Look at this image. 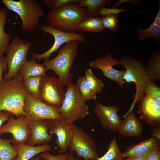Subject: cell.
Listing matches in <instances>:
<instances>
[{
    "instance_id": "8fae6325",
    "label": "cell",
    "mask_w": 160,
    "mask_h": 160,
    "mask_svg": "<svg viewBox=\"0 0 160 160\" xmlns=\"http://www.w3.org/2000/svg\"><path fill=\"white\" fill-rule=\"evenodd\" d=\"M39 30L46 33L52 35L54 39L53 44L48 50L41 54H36L33 52L31 53L33 59L37 60L39 62L41 59L44 60L49 58L51 55L60 48L64 43L74 40L79 41L80 43L85 42L86 37L83 33H68L58 30L49 25H43Z\"/></svg>"
},
{
    "instance_id": "f6af8a7d",
    "label": "cell",
    "mask_w": 160,
    "mask_h": 160,
    "mask_svg": "<svg viewBox=\"0 0 160 160\" xmlns=\"http://www.w3.org/2000/svg\"><path fill=\"white\" fill-rule=\"evenodd\" d=\"M29 160H48L39 156H35Z\"/></svg>"
},
{
    "instance_id": "ba28073f",
    "label": "cell",
    "mask_w": 160,
    "mask_h": 160,
    "mask_svg": "<svg viewBox=\"0 0 160 160\" xmlns=\"http://www.w3.org/2000/svg\"><path fill=\"white\" fill-rule=\"evenodd\" d=\"M72 139L69 149L72 153L75 152L78 158L83 160H96L99 155L97 151L95 140L81 128L72 124Z\"/></svg>"
},
{
    "instance_id": "30bf717a",
    "label": "cell",
    "mask_w": 160,
    "mask_h": 160,
    "mask_svg": "<svg viewBox=\"0 0 160 160\" xmlns=\"http://www.w3.org/2000/svg\"><path fill=\"white\" fill-rule=\"evenodd\" d=\"M24 111L31 121L42 119L63 120L59 108H55L36 98L27 92Z\"/></svg>"
},
{
    "instance_id": "e0dca14e",
    "label": "cell",
    "mask_w": 160,
    "mask_h": 160,
    "mask_svg": "<svg viewBox=\"0 0 160 160\" xmlns=\"http://www.w3.org/2000/svg\"><path fill=\"white\" fill-rule=\"evenodd\" d=\"M137 112L140 119L152 127L160 124V104L151 97L144 95L140 102Z\"/></svg>"
},
{
    "instance_id": "2e32d148",
    "label": "cell",
    "mask_w": 160,
    "mask_h": 160,
    "mask_svg": "<svg viewBox=\"0 0 160 160\" xmlns=\"http://www.w3.org/2000/svg\"><path fill=\"white\" fill-rule=\"evenodd\" d=\"M160 151V141L151 137L135 144L127 146L123 152L124 158L140 157L146 158Z\"/></svg>"
},
{
    "instance_id": "7bdbcfd3",
    "label": "cell",
    "mask_w": 160,
    "mask_h": 160,
    "mask_svg": "<svg viewBox=\"0 0 160 160\" xmlns=\"http://www.w3.org/2000/svg\"><path fill=\"white\" fill-rule=\"evenodd\" d=\"M122 160H146V158L140 157H130L124 158Z\"/></svg>"
},
{
    "instance_id": "484cf974",
    "label": "cell",
    "mask_w": 160,
    "mask_h": 160,
    "mask_svg": "<svg viewBox=\"0 0 160 160\" xmlns=\"http://www.w3.org/2000/svg\"><path fill=\"white\" fill-rule=\"evenodd\" d=\"M123 152L120 150L115 137H113L109 144L107 151L102 157L96 160H122Z\"/></svg>"
},
{
    "instance_id": "f35d334b",
    "label": "cell",
    "mask_w": 160,
    "mask_h": 160,
    "mask_svg": "<svg viewBox=\"0 0 160 160\" xmlns=\"http://www.w3.org/2000/svg\"><path fill=\"white\" fill-rule=\"evenodd\" d=\"M150 134L151 137L160 141V124L152 126Z\"/></svg>"
},
{
    "instance_id": "8992f818",
    "label": "cell",
    "mask_w": 160,
    "mask_h": 160,
    "mask_svg": "<svg viewBox=\"0 0 160 160\" xmlns=\"http://www.w3.org/2000/svg\"><path fill=\"white\" fill-rule=\"evenodd\" d=\"M86 101L76 85L72 84L68 86L59 108L63 120L72 124L77 120L85 119L89 114Z\"/></svg>"
},
{
    "instance_id": "83f0119b",
    "label": "cell",
    "mask_w": 160,
    "mask_h": 160,
    "mask_svg": "<svg viewBox=\"0 0 160 160\" xmlns=\"http://www.w3.org/2000/svg\"><path fill=\"white\" fill-rule=\"evenodd\" d=\"M41 78V76L23 78V83L27 92L33 97L38 99Z\"/></svg>"
},
{
    "instance_id": "60d3db41",
    "label": "cell",
    "mask_w": 160,
    "mask_h": 160,
    "mask_svg": "<svg viewBox=\"0 0 160 160\" xmlns=\"http://www.w3.org/2000/svg\"><path fill=\"white\" fill-rule=\"evenodd\" d=\"M146 160H160V151L149 156Z\"/></svg>"
},
{
    "instance_id": "e575fe53",
    "label": "cell",
    "mask_w": 160,
    "mask_h": 160,
    "mask_svg": "<svg viewBox=\"0 0 160 160\" xmlns=\"http://www.w3.org/2000/svg\"><path fill=\"white\" fill-rule=\"evenodd\" d=\"M69 153H60L53 155L49 152H44L40 153L39 156L48 160H65Z\"/></svg>"
},
{
    "instance_id": "5bb4252c",
    "label": "cell",
    "mask_w": 160,
    "mask_h": 160,
    "mask_svg": "<svg viewBox=\"0 0 160 160\" xmlns=\"http://www.w3.org/2000/svg\"><path fill=\"white\" fill-rule=\"evenodd\" d=\"M48 132L56 135L55 143L60 153H66L72 137V124L59 119H48Z\"/></svg>"
},
{
    "instance_id": "cb8c5ba5",
    "label": "cell",
    "mask_w": 160,
    "mask_h": 160,
    "mask_svg": "<svg viewBox=\"0 0 160 160\" xmlns=\"http://www.w3.org/2000/svg\"><path fill=\"white\" fill-rule=\"evenodd\" d=\"M110 2V0H79L78 4L80 7L87 8L88 15L94 17L98 15L101 8Z\"/></svg>"
},
{
    "instance_id": "9c48e42d",
    "label": "cell",
    "mask_w": 160,
    "mask_h": 160,
    "mask_svg": "<svg viewBox=\"0 0 160 160\" xmlns=\"http://www.w3.org/2000/svg\"><path fill=\"white\" fill-rule=\"evenodd\" d=\"M65 93L63 84L58 78L47 75L42 77L39 92V100L41 101L59 109Z\"/></svg>"
},
{
    "instance_id": "603a6c76",
    "label": "cell",
    "mask_w": 160,
    "mask_h": 160,
    "mask_svg": "<svg viewBox=\"0 0 160 160\" xmlns=\"http://www.w3.org/2000/svg\"><path fill=\"white\" fill-rule=\"evenodd\" d=\"M146 68L151 80H160V53L156 51L147 61Z\"/></svg>"
},
{
    "instance_id": "8d00e7d4",
    "label": "cell",
    "mask_w": 160,
    "mask_h": 160,
    "mask_svg": "<svg viewBox=\"0 0 160 160\" xmlns=\"http://www.w3.org/2000/svg\"><path fill=\"white\" fill-rule=\"evenodd\" d=\"M7 69V65L6 57L3 56L0 58V85L4 80L2 77L3 73Z\"/></svg>"
},
{
    "instance_id": "ffe728a7",
    "label": "cell",
    "mask_w": 160,
    "mask_h": 160,
    "mask_svg": "<svg viewBox=\"0 0 160 160\" xmlns=\"http://www.w3.org/2000/svg\"><path fill=\"white\" fill-rule=\"evenodd\" d=\"M13 146L17 150L18 154L12 160H29L37 154L44 152H49L52 148L50 144L35 146L18 144Z\"/></svg>"
},
{
    "instance_id": "7c38bea8",
    "label": "cell",
    "mask_w": 160,
    "mask_h": 160,
    "mask_svg": "<svg viewBox=\"0 0 160 160\" xmlns=\"http://www.w3.org/2000/svg\"><path fill=\"white\" fill-rule=\"evenodd\" d=\"M30 122L24 115L15 118L12 115L7 123L0 128V136L4 133H10L12 135L10 140L13 145L26 144L29 135Z\"/></svg>"
},
{
    "instance_id": "6da1fadb",
    "label": "cell",
    "mask_w": 160,
    "mask_h": 160,
    "mask_svg": "<svg viewBox=\"0 0 160 160\" xmlns=\"http://www.w3.org/2000/svg\"><path fill=\"white\" fill-rule=\"evenodd\" d=\"M27 94L23 78L18 72L10 79H4L0 85V111L9 112L17 117L25 115Z\"/></svg>"
},
{
    "instance_id": "4dcf8cb0",
    "label": "cell",
    "mask_w": 160,
    "mask_h": 160,
    "mask_svg": "<svg viewBox=\"0 0 160 160\" xmlns=\"http://www.w3.org/2000/svg\"><path fill=\"white\" fill-rule=\"evenodd\" d=\"M76 85L81 95L86 100H96L97 94L89 88L84 76H80L78 78Z\"/></svg>"
},
{
    "instance_id": "f1b7e54d",
    "label": "cell",
    "mask_w": 160,
    "mask_h": 160,
    "mask_svg": "<svg viewBox=\"0 0 160 160\" xmlns=\"http://www.w3.org/2000/svg\"><path fill=\"white\" fill-rule=\"evenodd\" d=\"M137 39L140 41H143L145 38L150 37L155 39L160 45V27L153 23L147 29L139 28L137 30Z\"/></svg>"
},
{
    "instance_id": "ac0fdd59",
    "label": "cell",
    "mask_w": 160,
    "mask_h": 160,
    "mask_svg": "<svg viewBox=\"0 0 160 160\" xmlns=\"http://www.w3.org/2000/svg\"><path fill=\"white\" fill-rule=\"evenodd\" d=\"M48 119L31 121L29 126V135L26 144L35 146L36 144H42L51 141L52 135L48 132Z\"/></svg>"
},
{
    "instance_id": "d6986e66",
    "label": "cell",
    "mask_w": 160,
    "mask_h": 160,
    "mask_svg": "<svg viewBox=\"0 0 160 160\" xmlns=\"http://www.w3.org/2000/svg\"><path fill=\"white\" fill-rule=\"evenodd\" d=\"M117 130L122 137H137L142 135L143 127L140 119L136 117L133 111L123 117Z\"/></svg>"
},
{
    "instance_id": "d4e9b609",
    "label": "cell",
    "mask_w": 160,
    "mask_h": 160,
    "mask_svg": "<svg viewBox=\"0 0 160 160\" xmlns=\"http://www.w3.org/2000/svg\"><path fill=\"white\" fill-rule=\"evenodd\" d=\"M78 28L79 31L98 33L103 29L102 24L101 18L89 16L81 22Z\"/></svg>"
},
{
    "instance_id": "f546056e",
    "label": "cell",
    "mask_w": 160,
    "mask_h": 160,
    "mask_svg": "<svg viewBox=\"0 0 160 160\" xmlns=\"http://www.w3.org/2000/svg\"><path fill=\"white\" fill-rule=\"evenodd\" d=\"M84 77L88 85L94 92L97 94L102 92L104 85L101 80L96 77L90 69H86Z\"/></svg>"
},
{
    "instance_id": "74e56055",
    "label": "cell",
    "mask_w": 160,
    "mask_h": 160,
    "mask_svg": "<svg viewBox=\"0 0 160 160\" xmlns=\"http://www.w3.org/2000/svg\"><path fill=\"white\" fill-rule=\"evenodd\" d=\"M12 114L6 111H0V128L6 121H7Z\"/></svg>"
},
{
    "instance_id": "4316f807",
    "label": "cell",
    "mask_w": 160,
    "mask_h": 160,
    "mask_svg": "<svg viewBox=\"0 0 160 160\" xmlns=\"http://www.w3.org/2000/svg\"><path fill=\"white\" fill-rule=\"evenodd\" d=\"M17 154L10 139H2L0 136V160H12Z\"/></svg>"
},
{
    "instance_id": "3957f363",
    "label": "cell",
    "mask_w": 160,
    "mask_h": 160,
    "mask_svg": "<svg viewBox=\"0 0 160 160\" xmlns=\"http://www.w3.org/2000/svg\"><path fill=\"white\" fill-rule=\"evenodd\" d=\"M80 42L77 40L69 41L58 52L54 58L47 59L41 64L46 70L54 71L63 85L68 86L72 83L73 74L71 70L78 53Z\"/></svg>"
},
{
    "instance_id": "1f68e13d",
    "label": "cell",
    "mask_w": 160,
    "mask_h": 160,
    "mask_svg": "<svg viewBox=\"0 0 160 160\" xmlns=\"http://www.w3.org/2000/svg\"><path fill=\"white\" fill-rule=\"evenodd\" d=\"M118 14L113 13L103 16L101 20L103 28H107L112 31L116 32L119 26Z\"/></svg>"
},
{
    "instance_id": "d590c367",
    "label": "cell",
    "mask_w": 160,
    "mask_h": 160,
    "mask_svg": "<svg viewBox=\"0 0 160 160\" xmlns=\"http://www.w3.org/2000/svg\"><path fill=\"white\" fill-rule=\"evenodd\" d=\"M129 9H117L113 8H107L104 7L101 8L98 11V15H101L103 16L113 13H118L119 12Z\"/></svg>"
},
{
    "instance_id": "7402d4cb",
    "label": "cell",
    "mask_w": 160,
    "mask_h": 160,
    "mask_svg": "<svg viewBox=\"0 0 160 160\" xmlns=\"http://www.w3.org/2000/svg\"><path fill=\"white\" fill-rule=\"evenodd\" d=\"M7 16V8L0 7V58L6 53L12 39L11 35L6 33L4 30Z\"/></svg>"
},
{
    "instance_id": "44dd1931",
    "label": "cell",
    "mask_w": 160,
    "mask_h": 160,
    "mask_svg": "<svg viewBox=\"0 0 160 160\" xmlns=\"http://www.w3.org/2000/svg\"><path fill=\"white\" fill-rule=\"evenodd\" d=\"M46 69L33 59L26 61L22 65L18 73L23 78L34 76L43 77L47 75Z\"/></svg>"
},
{
    "instance_id": "277c9868",
    "label": "cell",
    "mask_w": 160,
    "mask_h": 160,
    "mask_svg": "<svg viewBox=\"0 0 160 160\" xmlns=\"http://www.w3.org/2000/svg\"><path fill=\"white\" fill-rule=\"evenodd\" d=\"M120 65L125 68L124 79L127 83L133 82L136 85V90L134 98L130 108L123 116L133 111L136 103L140 102L143 98L145 88L151 80L145 67L141 60L126 56L122 57L119 60Z\"/></svg>"
},
{
    "instance_id": "5b68a950",
    "label": "cell",
    "mask_w": 160,
    "mask_h": 160,
    "mask_svg": "<svg viewBox=\"0 0 160 160\" xmlns=\"http://www.w3.org/2000/svg\"><path fill=\"white\" fill-rule=\"evenodd\" d=\"M9 11H12L21 19L22 30L27 33L35 31L39 25L40 18L43 16V6L36 0H2Z\"/></svg>"
},
{
    "instance_id": "52a82bcc",
    "label": "cell",
    "mask_w": 160,
    "mask_h": 160,
    "mask_svg": "<svg viewBox=\"0 0 160 160\" xmlns=\"http://www.w3.org/2000/svg\"><path fill=\"white\" fill-rule=\"evenodd\" d=\"M32 45L31 41L22 39L18 36L12 39L5 53L8 71L4 75V80L10 79L18 73L22 65L27 60L28 52Z\"/></svg>"
},
{
    "instance_id": "d6a6232c",
    "label": "cell",
    "mask_w": 160,
    "mask_h": 160,
    "mask_svg": "<svg viewBox=\"0 0 160 160\" xmlns=\"http://www.w3.org/2000/svg\"><path fill=\"white\" fill-rule=\"evenodd\" d=\"M155 81L151 80L145 86L144 94L154 99L160 104V87L156 84Z\"/></svg>"
},
{
    "instance_id": "b9f144b4",
    "label": "cell",
    "mask_w": 160,
    "mask_h": 160,
    "mask_svg": "<svg viewBox=\"0 0 160 160\" xmlns=\"http://www.w3.org/2000/svg\"><path fill=\"white\" fill-rule=\"evenodd\" d=\"M153 24L160 27V5L159 3V9L154 20L152 23Z\"/></svg>"
},
{
    "instance_id": "836d02e7",
    "label": "cell",
    "mask_w": 160,
    "mask_h": 160,
    "mask_svg": "<svg viewBox=\"0 0 160 160\" xmlns=\"http://www.w3.org/2000/svg\"><path fill=\"white\" fill-rule=\"evenodd\" d=\"M43 1L50 10H55L71 2H74L78 4L79 0H43Z\"/></svg>"
},
{
    "instance_id": "9a60e30c",
    "label": "cell",
    "mask_w": 160,
    "mask_h": 160,
    "mask_svg": "<svg viewBox=\"0 0 160 160\" xmlns=\"http://www.w3.org/2000/svg\"><path fill=\"white\" fill-rule=\"evenodd\" d=\"M120 64V61L114 58L111 53L105 57L94 59L89 63L91 67L100 69L103 72L104 76L116 82L122 87L126 82L123 78L125 70L119 71L113 67V65Z\"/></svg>"
},
{
    "instance_id": "4fadbf2b",
    "label": "cell",
    "mask_w": 160,
    "mask_h": 160,
    "mask_svg": "<svg viewBox=\"0 0 160 160\" xmlns=\"http://www.w3.org/2000/svg\"><path fill=\"white\" fill-rule=\"evenodd\" d=\"M120 109L116 105H106L97 102L93 111L99 120L102 127L110 131H116L122 120L117 114Z\"/></svg>"
},
{
    "instance_id": "ee69618b",
    "label": "cell",
    "mask_w": 160,
    "mask_h": 160,
    "mask_svg": "<svg viewBox=\"0 0 160 160\" xmlns=\"http://www.w3.org/2000/svg\"><path fill=\"white\" fill-rule=\"evenodd\" d=\"M65 160H77L74 156L73 153L70 152Z\"/></svg>"
},
{
    "instance_id": "ab89813d",
    "label": "cell",
    "mask_w": 160,
    "mask_h": 160,
    "mask_svg": "<svg viewBox=\"0 0 160 160\" xmlns=\"http://www.w3.org/2000/svg\"><path fill=\"white\" fill-rule=\"evenodd\" d=\"M142 1L140 0H120L114 4L112 7V8H114L117 7L119 5L124 2H131L133 4H138L140 3V2Z\"/></svg>"
},
{
    "instance_id": "7a4b0ae2",
    "label": "cell",
    "mask_w": 160,
    "mask_h": 160,
    "mask_svg": "<svg viewBox=\"0 0 160 160\" xmlns=\"http://www.w3.org/2000/svg\"><path fill=\"white\" fill-rule=\"evenodd\" d=\"M89 16L87 8L80 7L75 2H71L57 10L49 11L46 21L50 26L58 30L75 33L79 31V23Z\"/></svg>"
}]
</instances>
